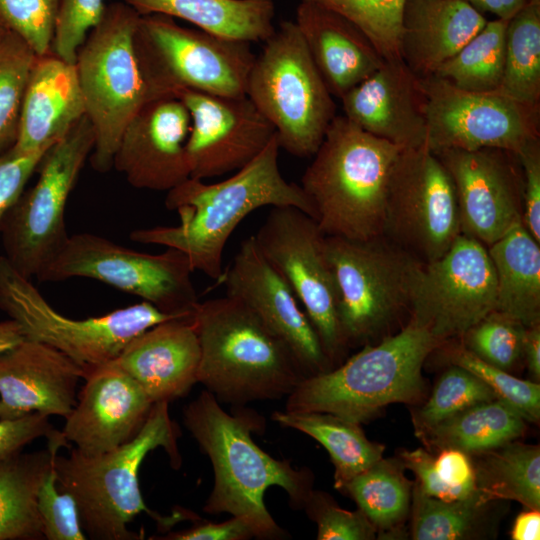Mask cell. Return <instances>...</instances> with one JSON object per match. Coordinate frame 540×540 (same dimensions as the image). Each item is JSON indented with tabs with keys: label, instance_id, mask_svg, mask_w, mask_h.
Here are the masks:
<instances>
[{
	"label": "cell",
	"instance_id": "obj_21",
	"mask_svg": "<svg viewBox=\"0 0 540 540\" xmlns=\"http://www.w3.org/2000/svg\"><path fill=\"white\" fill-rule=\"evenodd\" d=\"M190 127L189 111L179 98L147 102L123 131L112 167L135 188L168 192L191 177Z\"/></svg>",
	"mask_w": 540,
	"mask_h": 540
},
{
	"label": "cell",
	"instance_id": "obj_30",
	"mask_svg": "<svg viewBox=\"0 0 540 540\" xmlns=\"http://www.w3.org/2000/svg\"><path fill=\"white\" fill-rule=\"evenodd\" d=\"M487 250L496 275L495 310L525 327L540 324V243L518 222Z\"/></svg>",
	"mask_w": 540,
	"mask_h": 540
},
{
	"label": "cell",
	"instance_id": "obj_14",
	"mask_svg": "<svg viewBox=\"0 0 540 540\" xmlns=\"http://www.w3.org/2000/svg\"><path fill=\"white\" fill-rule=\"evenodd\" d=\"M253 237L302 304L332 366L347 344L339 323L338 289L326 253V235L311 216L283 206L272 207Z\"/></svg>",
	"mask_w": 540,
	"mask_h": 540
},
{
	"label": "cell",
	"instance_id": "obj_32",
	"mask_svg": "<svg viewBox=\"0 0 540 540\" xmlns=\"http://www.w3.org/2000/svg\"><path fill=\"white\" fill-rule=\"evenodd\" d=\"M272 419L318 441L335 467L334 486L342 490L347 482L383 458L384 446L367 439L360 424L330 413L276 411Z\"/></svg>",
	"mask_w": 540,
	"mask_h": 540
},
{
	"label": "cell",
	"instance_id": "obj_53",
	"mask_svg": "<svg viewBox=\"0 0 540 540\" xmlns=\"http://www.w3.org/2000/svg\"><path fill=\"white\" fill-rule=\"evenodd\" d=\"M480 12H489L497 19L509 20L527 0H463Z\"/></svg>",
	"mask_w": 540,
	"mask_h": 540
},
{
	"label": "cell",
	"instance_id": "obj_18",
	"mask_svg": "<svg viewBox=\"0 0 540 540\" xmlns=\"http://www.w3.org/2000/svg\"><path fill=\"white\" fill-rule=\"evenodd\" d=\"M434 153L452 179L462 234L488 247L522 222L523 171L515 152L482 148Z\"/></svg>",
	"mask_w": 540,
	"mask_h": 540
},
{
	"label": "cell",
	"instance_id": "obj_51",
	"mask_svg": "<svg viewBox=\"0 0 540 540\" xmlns=\"http://www.w3.org/2000/svg\"><path fill=\"white\" fill-rule=\"evenodd\" d=\"M57 431L49 417L39 413L13 419L0 420V462L22 449L34 440L46 437L50 440Z\"/></svg>",
	"mask_w": 540,
	"mask_h": 540
},
{
	"label": "cell",
	"instance_id": "obj_25",
	"mask_svg": "<svg viewBox=\"0 0 540 540\" xmlns=\"http://www.w3.org/2000/svg\"><path fill=\"white\" fill-rule=\"evenodd\" d=\"M200 357L199 339L188 317L150 327L134 337L114 361L153 403H169L197 383Z\"/></svg>",
	"mask_w": 540,
	"mask_h": 540
},
{
	"label": "cell",
	"instance_id": "obj_46",
	"mask_svg": "<svg viewBox=\"0 0 540 540\" xmlns=\"http://www.w3.org/2000/svg\"><path fill=\"white\" fill-rule=\"evenodd\" d=\"M302 508L317 524L318 540H371L376 537L375 527L360 509H342L323 492L312 489Z\"/></svg>",
	"mask_w": 540,
	"mask_h": 540
},
{
	"label": "cell",
	"instance_id": "obj_48",
	"mask_svg": "<svg viewBox=\"0 0 540 540\" xmlns=\"http://www.w3.org/2000/svg\"><path fill=\"white\" fill-rule=\"evenodd\" d=\"M433 467L443 490L444 501H456L480 495L474 464L469 454L454 448L441 449L433 458Z\"/></svg>",
	"mask_w": 540,
	"mask_h": 540
},
{
	"label": "cell",
	"instance_id": "obj_45",
	"mask_svg": "<svg viewBox=\"0 0 540 540\" xmlns=\"http://www.w3.org/2000/svg\"><path fill=\"white\" fill-rule=\"evenodd\" d=\"M105 9L104 0H59L51 52L74 64L80 47L102 20Z\"/></svg>",
	"mask_w": 540,
	"mask_h": 540
},
{
	"label": "cell",
	"instance_id": "obj_27",
	"mask_svg": "<svg viewBox=\"0 0 540 540\" xmlns=\"http://www.w3.org/2000/svg\"><path fill=\"white\" fill-rule=\"evenodd\" d=\"M84 115L86 108L75 63L52 52L37 55L22 103L16 152L53 145Z\"/></svg>",
	"mask_w": 540,
	"mask_h": 540
},
{
	"label": "cell",
	"instance_id": "obj_54",
	"mask_svg": "<svg viewBox=\"0 0 540 540\" xmlns=\"http://www.w3.org/2000/svg\"><path fill=\"white\" fill-rule=\"evenodd\" d=\"M524 361L534 380L540 379V324L526 327Z\"/></svg>",
	"mask_w": 540,
	"mask_h": 540
},
{
	"label": "cell",
	"instance_id": "obj_39",
	"mask_svg": "<svg viewBox=\"0 0 540 540\" xmlns=\"http://www.w3.org/2000/svg\"><path fill=\"white\" fill-rule=\"evenodd\" d=\"M36 56L31 46L12 31L0 39V156L16 143L25 89Z\"/></svg>",
	"mask_w": 540,
	"mask_h": 540
},
{
	"label": "cell",
	"instance_id": "obj_47",
	"mask_svg": "<svg viewBox=\"0 0 540 540\" xmlns=\"http://www.w3.org/2000/svg\"><path fill=\"white\" fill-rule=\"evenodd\" d=\"M37 508L44 539L85 540L79 510L71 494L57 487L54 466L41 484L37 495Z\"/></svg>",
	"mask_w": 540,
	"mask_h": 540
},
{
	"label": "cell",
	"instance_id": "obj_3",
	"mask_svg": "<svg viewBox=\"0 0 540 540\" xmlns=\"http://www.w3.org/2000/svg\"><path fill=\"white\" fill-rule=\"evenodd\" d=\"M168 404L154 403L138 434L111 451L85 456L74 448L69 456L55 455L57 487L75 499L82 529L89 538L142 539L128 529V524L141 513L149 515L162 531L178 522L199 518L184 509L163 516L146 506L140 491L138 471L150 451L162 447L174 468L181 465L178 430L170 418Z\"/></svg>",
	"mask_w": 540,
	"mask_h": 540
},
{
	"label": "cell",
	"instance_id": "obj_49",
	"mask_svg": "<svg viewBox=\"0 0 540 540\" xmlns=\"http://www.w3.org/2000/svg\"><path fill=\"white\" fill-rule=\"evenodd\" d=\"M51 146L27 153L10 149L0 156V226Z\"/></svg>",
	"mask_w": 540,
	"mask_h": 540
},
{
	"label": "cell",
	"instance_id": "obj_42",
	"mask_svg": "<svg viewBox=\"0 0 540 540\" xmlns=\"http://www.w3.org/2000/svg\"><path fill=\"white\" fill-rule=\"evenodd\" d=\"M525 331L521 322L494 310L460 339L466 349L484 362L510 371L524 360Z\"/></svg>",
	"mask_w": 540,
	"mask_h": 540
},
{
	"label": "cell",
	"instance_id": "obj_26",
	"mask_svg": "<svg viewBox=\"0 0 540 540\" xmlns=\"http://www.w3.org/2000/svg\"><path fill=\"white\" fill-rule=\"evenodd\" d=\"M294 22L332 96L340 99L384 62L358 27L318 3L301 0Z\"/></svg>",
	"mask_w": 540,
	"mask_h": 540
},
{
	"label": "cell",
	"instance_id": "obj_55",
	"mask_svg": "<svg viewBox=\"0 0 540 540\" xmlns=\"http://www.w3.org/2000/svg\"><path fill=\"white\" fill-rule=\"evenodd\" d=\"M511 538L513 540H539L540 539V512L528 509L520 513L513 524Z\"/></svg>",
	"mask_w": 540,
	"mask_h": 540
},
{
	"label": "cell",
	"instance_id": "obj_9",
	"mask_svg": "<svg viewBox=\"0 0 540 540\" xmlns=\"http://www.w3.org/2000/svg\"><path fill=\"white\" fill-rule=\"evenodd\" d=\"M134 46L151 100L183 90L244 96L256 57L249 42L183 27L160 14L140 16Z\"/></svg>",
	"mask_w": 540,
	"mask_h": 540
},
{
	"label": "cell",
	"instance_id": "obj_1",
	"mask_svg": "<svg viewBox=\"0 0 540 540\" xmlns=\"http://www.w3.org/2000/svg\"><path fill=\"white\" fill-rule=\"evenodd\" d=\"M276 137L231 177L209 184L188 178L167 192L165 206L179 217L176 226L136 229L130 239L184 252L192 267L221 282L223 252L228 239L252 211L264 207L292 206L315 219V210L299 184L282 176Z\"/></svg>",
	"mask_w": 540,
	"mask_h": 540
},
{
	"label": "cell",
	"instance_id": "obj_10",
	"mask_svg": "<svg viewBox=\"0 0 540 540\" xmlns=\"http://www.w3.org/2000/svg\"><path fill=\"white\" fill-rule=\"evenodd\" d=\"M326 253L338 289L344 340L364 343L410 314L420 259L386 237L326 236Z\"/></svg>",
	"mask_w": 540,
	"mask_h": 540
},
{
	"label": "cell",
	"instance_id": "obj_13",
	"mask_svg": "<svg viewBox=\"0 0 540 540\" xmlns=\"http://www.w3.org/2000/svg\"><path fill=\"white\" fill-rule=\"evenodd\" d=\"M188 256L167 247L161 254L126 248L91 233L69 236L62 249L37 277L62 281L84 277L137 296L160 311L190 317L199 302Z\"/></svg>",
	"mask_w": 540,
	"mask_h": 540
},
{
	"label": "cell",
	"instance_id": "obj_37",
	"mask_svg": "<svg viewBox=\"0 0 540 540\" xmlns=\"http://www.w3.org/2000/svg\"><path fill=\"white\" fill-rule=\"evenodd\" d=\"M402 463L381 458L345 484V491L376 531L392 532L405 520L412 499Z\"/></svg>",
	"mask_w": 540,
	"mask_h": 540
},
{
	"label": "cell",
	"instance_id": "obj_34",
	"mask_svg": "<svg viewBox=\"0 0 540 540\" xmlns=\"http://www.w3.org/2000/svg\"><path fill=\"white\" fill-rule=\"evenodd\" d=\"M484 455L474 465L477 487L489 501L515 500L540 509V449L508 442Z\"/></svg>",
	"mask_w": 540,
	"mask_h": 540
},
{
	"label": "cell",
	"instance_id": "obj_35",
	"mask_svg": "<svg viewBox=\"0 0 540 540\" xmlns=\"http://www.w3.org/2000/svg\"><path fill=\"white\" fill-rule=\"evenodd\" d=\"M496 93L540 107V0H527L507 22L504 72Z\"/></svg>",
	"mask_w": 540,
	"mask_h": 540
},
{
	"label": "cell",
	"instance_id": "obj_29",
	"mask_svg": "<svg viewBox=\"0 0 540 540\" xmlns=\"http://www.w3.org/2000/svg\"><path fill=\"white\" fill-rule=\"evenodd\" d=\"M140 16L181 19L221 37L266 41L275 31L273 0H123Z\"/></svg>",
	"mask_w": 540,
	"mask_h": 540
},
{
	"label": "cell",
	"instance_id": "obj_57",
	"mask_svg": "<svg viewBox=\"0 0 540 540\" xmlns=\"http://www.w3.org/2000/svg\"><path fill=\"white\" fill-rule=\"evenodd\" d=\"M8 30L5 28V26L1 23L0 21V39L4 36V34L7 32Z\"/></svg>",
	"mask_w": 540,
	"mask_h": 540
},
{
	"label": "cell",
	"instance_id": "obj_56",
	"mask_svg": "<svg viewBox=\"0 0 540 540\" xmlns=\"http://www.w3.org/2000/svg\"><path fill=\"white\" fill-rule=\"evenodd\" d=\"M24 339L23 332L15 320L0 322V353L15 347Z\"/></svg>",
	"mask_w": 540,
	"mask_h": 540
},
{
	"label": "cell",
	"instance_id": "obj_20",
	"mask_svg": "<svg viewBox=\"0 0 540 540\" xmlns=\"http://www.w3.org/2000/svg\"><path fill=\"white\" fill-rule=\"evenodd\" d=\"M220 283L226 295L246 304L286 344L306 377L332 368L311 321L253 236L241 242Z\"/></svg>",
	"mask_w": 540,
	"mask_h": 540
},
{
	"label": "cell",
	"instance_id": "obj_24",
	"mask_svg": "<svg viewBox=\"0 0 540 540\" xmlns=\"http://www.w3.org/2000/svg\"><path fill=\"white\" fill-rule=\"evenodd\" d=\"M344 116L401 148L426 143V98L420 77L403 60L384 61L341 98Z\"/></svg>",
	"mask_w": 540,
	"mask_h": 540
},
{
	"label": "cell",
	"instance_id": "obj_40",
	"mask_svg": "<svg viewBox=\"0 0 540 540\" xmlns=\"http://www.w3.org/2000/svg\"><path fill=\"white\" fill-rule=\"evenodd\" d=\"M345 17L372 42L384 61H400L406 0H310Z\"/></svg>",
	"mask_w": 540,
	"mask_h": 540
},
{
	"label": "cell",
	"instance_id": "obj_15",
	"mask_svg": "<svg viewBox=\"0 0 540 540\" xmlns=\"http://www.w3.org/2000/svg\"><path fill=\"white\" fill-rule=\"evenodd\" d=\"M460 234L448 171L425 144L403 148L389 177L383 235L428 263L442 256Z\"/></svg>",
	"mask_w": 540,
	"mask_h": 540
},
{
	"label": "cell",
	"instance_id": "obj_5",
	"mask_svg": "<svg viewBox=\"0 0 540 540\" xmlns=\"http://www.w3.org/2000/svg\"><path fill=\"white\" fill-rule=\"evenodd\" d=\"M402 149L344 115L334 117L300 185L326 236L383 235L389 177Z\"/></svg>",
	"mask_w": 540,
	"mask_h": 540
},
{
	"label": "cell",
	"instance_id": "obj_36",
	"mask_svg": "<svg viewBox=\"0 0 540 540\" xmlns=\"http://www.w3.org/2000/svg\"><path fill=\"white\" fill-rule=\"evenodd\" d=\"M507 20H487L483 28L433 75L453 86L479 93L497 92L502 81Z\"/></svg>",
	"mask_w": 540,
	"mask_h": 540
},
{
	"label": "cell",
	"instance_id": "obj_17",
	"mask_svg": "<svg viewBox=\"0 0 540 540\" xmlns=\"http://www.w3.org/2000/svg\"><path fill=\"white\" fill-rule=\"evenodd\" d=\"M420 81L426 98L425 145L432 152L501 148L518 153L540 139V107L496 92L462 90L436 75Z\"/></svg>",
	"mask_w": 540,
	"mask_h": 540
},
{
	"label": "cell",
	"instance_id": "obj_12",
	"mask_svg": "<svg viewBox=\"0 0 540 540\" xmlns=\"http://www.w3.org/2000/svg\"><path fill=\"white\" fill-rule=\"evenodd\" d=\"M0 309L19 324L25 339L57 349L77 363L85 374L115 360L134 337L150 327L188 318L164 313L145 301L98 317H66L3 255L0 256Z\"/></svg>",
	"mask_w": 540,
	"mask_h": 540
},
{
	"label": "cell",
	"instance_id": "obj_22",
	"mask_svg": "<svg viewBox=\"0 0 540 540\" xmlns=\"http://www.w3.org/2000/svg\"><path fill=\"white\" fill-rule=\"evenodd\" d=\"M83 379L62 434L81 454L97 456L132 440L154 403L114 360L90 370Z\"/></svg>",
	"mask_w": 540,
	"mask_h": 540
},
{
	"label": "cell",
	"instance_id": "obj_6",
	"mask_svg": "<svg viewBox=\"0 0 540 540\" xmlns=\"http://www.w3.org/2000/svg\"><path fill=\"white\" fill-rule=\"evenodd\" d=\"M442 344L411 322L336 368L305 377L287 396L286 410L336 415L361 424L391 403L410 402L424 388L422 367Z\"/></svg>",
	"mask_w": 540,
	"mask_h": 540
},
{
	"label": "cell",
	"instance_id": "obj_19",
	"mask_svg": "<svg viewBox=\"0 0 540 540\" xmlns=\"http://www.w3.org/2000/svg\"><path fill=\"white\" fill-rule=\"evenodd\" d=\"M177 98L191 117L186 143L191 178L204 180L241 169L275 135L274 127L246 95L183 90Z\"/></svg>",
	"mask_w": 540,
	"mask_h": 540
},
{
	"label": "cell",
	"instance_id": "obj_31",
	"mask_svg": "<svg viewBox=\"0 0 540 540\" xmlns=\"http://www.w3.org/2000/svg\"><path fill=\"white\" fill-rule=\"evenodd\" d=\"M62 446L48 441L45 450L19 451L0 462V540L44 539L37 495Z\"/></svg>",
	"mask_w": 540,
	"mask_h": 540
},
{
	"label": "cell",
	"instance_id": "obj_16",
	"mask_svg": "<svg viewBox=\"0 0 540 540\" xmlns=\"http://www.w3.org/2000/svg\"><path fill=\"white\" fill-rule=\"evenodd\" d=\"M496 306V275L487 247L460 234L438 259L423 263L408 321L442 345L460 339Z\"/></svg>",
	"mask_w": 540,
	"mask_h": 540
},
{
	"label": "cell",
	"instance_id": "obj_8",
	"mask_svg": "<svg viewBox=\"0 0 540 540\" xmlns=\"http://www.w3.org/2000/svg\"><path fill=\"white\" fill-rule=\"evenodd\" d=\"M139 18L124 2L106 5L77 53L75 66L95 134L89 159L100 173L112 168L123 131L151 101L134 46Z\"/></svg>",
	"mask_w": 540,
	"mask_h": 540
},
{
	"label": "cell",
	"instance_id": "obj_4",
	"mask_svg": "<svg viewBox=\"0 0 540 540\" xmlns=\"http://www.w3.org/2000/svg\"><path fill=\"white\" fill-rule=\"evenodd\" d=\"M191 319L201 350L197 383L217 400L280 399L306 377L286 344L239 299L198 302Z\"/></svg>",
	"mask_w": 540,
	"mask_h": 540
},
{
	"label": "cell",
	"instance_id": "obj_44",
	"mask_svg": "<svg viewBox=\"0 0 540 540\" xmlns=\"http://www.w3.org/2000/svg\"><path fill=\"white\" fill-rule=\"evenodd\" d=\"M59 0H0V21L37 55L51 52Z\"/></svg>",
	"mask_w": 540,
	"mask_h": 540
},
{
	"label": "cell",
	"instance_id": "obj_28",
	"mask_svg": "<svg viewBox=\"0 0 540 540\" xmlns=\"http://www.w3.org/2000/svg\"><path fill=\"white\" fill-rule=\"evenodd\" d=\"M486 22L482 12L463 0H406L402 60L418 77L433 75Z\"/></svg>",
	"mask_w": 540,
	"mask_h": 540
},
{
	"label": "cell",
	"instance_id": "obj_38",
	"mask_svg": "<svg viewBox=\"0 0 540 540\" xmlns=\"http://www.w3.org/2000/svg\"><path fill=\"white\" fill-rule=\"evenodd\" d=\"M412 528L415 540H459L476 536L483 526L488 505L482 494L443 501L412 488Z\"/></svg>",
	"mask_w": 540,
	"mask_h": 540
},
{
	"label": "cell",
	"instance_id": "obj_7",
	"mask_svg": "<svg viewBox=\"0 0 540 540\" xmlns=\"http://www.w3.org/2000/svg\"><path fill=\"white\" fill-rule=\"evenodd\" d=\"M246 96L271 123L280 148L313 156L336 105L294 21H282L255 57Z\"/></svg>",
	"mask_w": 540,
	"mask_h": 540
},
{
	"label": "cell",
	"instance_id": "obj_43",
	"mask_svg": "<svg viewBox=\"0 0 540 540\" xmlns=\"http://www.w3.org/2000/svg\"><path fill=\"white\" fill-rule=\"evenodd\" d=\"M448 359L472 372L502 400L517 410L526 421L536 422L540 417V385L516 378L508 371L492 366L466 349L461 343L446 347Z\"/></svg>",
	"mask_w": 540,
	"mask_h": 540
},
{
	"label": "cell",
	"instance_id": "obj_50",
	"mask_svg": "<svg viewBox=\"0 0 540 540\" xmlns=\"http://www.w3.org/2000/svg\"><path fill=\"white\" fill-rule=\"evenodd\" d=\"M516 154L523 171L522 222L540 243V139L530 142Z\"/></svg>",
	"mask_w": 540,
	"mask_h": 540
},
{
	"label": "cell",
	"instance_id": "obj_23",
	"mask_svg": "<svg viewBox=\"0 0 540 540\" xmlns=\"http://www.w3.org/2000/svg\"><path fill=\"white\" fill-rule=\"evenodd\" d=\"M84 370L57 349L24 339L0 353V420L29 414L66 418Z\"/></svg>",
	"mask_w": 540,
	"mask_h": 540
},
{
	"label": "cell",
	"instance_id": "obj_2",
	"mask_svg": "<svg viewBox=\"0 0 540 540\" xmlns=\"http://www.w3.org/2000/svg\"><path fill=\"white\" fill-rule=\"evenodd\" d=\"M183 420L213 467L214 485L203 510L242 519L256 538H285L265 506V491L279 486L294 508H302L312 490L311 473L264 452L251 438V431L261 427L259 417L228 414L208 390L185 406Z\"/></svg>",
	"mask_w": 540,
	"mask_h": 540
},
{
	"label": "cell",
	"instance_id": "obj_33",
	"mask_svg": "<svg viewBox=\"0 0 540 540\" xmlns=\"http://www.w3.org/2000/svg\"><path fill=\"white\" fill-rule=\"evenodd\" d=\"M525 421L512 406L495 399L467 408L419 434L439 449L481 454L520 437Z\"/></svg>",
	"mask_w": 540,
	"mask_h": 540
},
{
	"label": "cell",
	"instance_id": "obj_52",
	"mask_svg": "<svg viewBox=\"0 0 540 540\" xmlns=\"http://www.w3.org/2000/svg\"><path fill=\"white\" fill-rule=\"evenodd\" d=\"M254 537L249 525L238 517L222 523L197 522L188 529L170 532L161 539L168 540H246Z\"/></svg>",
	"mask_w": 540,
	"mask_h": 540
},
{
	"label": "cell",
	"instance_id": "obj_11",
	"mask_svg": "<svg viewBox=\"0 0 540 540\" xmlns=\"http://www.w3.org/2000/svg\"><path fill=\"white\" fill-rule=\"evenodd\" d=\"M94 143L92 123L84 115L47 150L36 184L5 215L0 226L3 256L25 278L38 277L69 238L66 204Z\"/></svg>",
	"mask_w": 540,
	"mask_h": 540
},
{
	"label": "cell",
	"instance_id": "obj_41",
	"mask_svg": "<svg viewBox=\"0 0 540 540\" xmlns=\"http://www.w3.org/2000/svg\"><path fill=\"white\" fill-rule=\"evenodd\" d=\"M497 399L494 392L472 372L457 365L446 370L426 402L414 416L419 433L476 404Z\"/></svg>",
	"mask_w": 540,
	"mask_h": 540
}]
</instances>
